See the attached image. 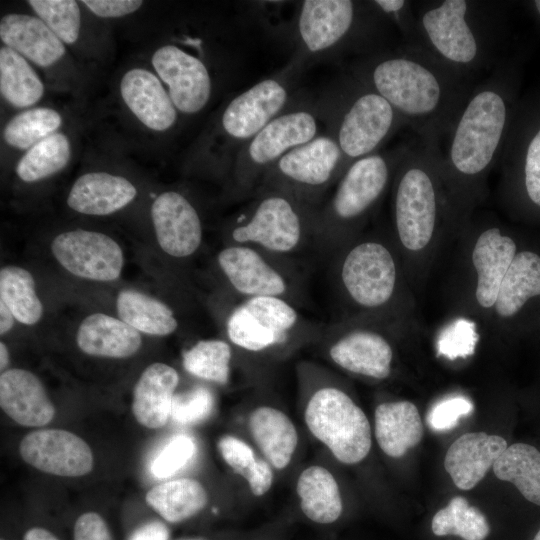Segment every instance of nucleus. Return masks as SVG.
Masks as SVG:
<instances>
[{
    "instance_id": "obj_46",
    "label": "nucleus",
    "mask_w": 540,
    "mask_h": 540,
    "mask_svg": "<svg viewBox=\"0 0 540 540\" xmlns=\"http://www.w3.org/2000/svg\"><path fill=\"white\" fill-rule=\"evenodd\" d=\"M197 454V443L193 437L181 433L174 435L151 463L152 474L169 478L187 466Z\"/></svg>"
},
{
    "instance_id": "obj_5",
    "label": "nucleus",
    "mask_w": 540,
    "mask_h": 540,
    "mask_svg": "<svg viewBox=\"0 0 540 540\" xmlns=\"http://www.w3.org/2000/svg\"><path fill=\"white\" fill-rule=\"evenodd\" d=\"M297 377L303 422L310 435L339 463L362 462L372 447V430L361 407L319 364L300 362Z\"/></svg>"
},
{
    "instance_id": "obj_6",
    "label": "nucleus",
    "mask_w": 540,
    "mask_h": 540,
    "mask_svg": "<svg viewBox=\"0 0 540 540\" xmlns=\"http://www.w3.org/2000/svg\"><path fill=\"white\" fill-rule=\"evenodd\" d=\"M409 144L376 152L351 163L315 214L316 253L327 257L345 242L377 205Z\"/></svg>"
},
{
    "instance_id": "obj_22",
    "label": "nucleus",
    "mask_w": 540,
    "mask_h": 540,
    "mask_svg": "<svg viewBox=\"0 0 540 540\" xmlns=\"http://www.w3.org/2000/svg\"><path fill=\"white\" fill-rule=\"evenodd\" d=\"M246 426L254 447L275 471L292 463L299 446L294 421L280 407L260 403L248 412Z\"/></svg>"
},
{
    "instance_id": "obj_3",
    "label": "nucleus",
    "mask_w": 540,
    "mask_h": 540,
    "mask_svg": "<svg viewBox=\"0 0 540 540\" xmlns=\"http://www.w3.org/2000/svg\"><path fill=\"white\" fill-rule=\"evenodd\" d=\"M415 10L422 47L455 71L475 79L501 62L500 5L486 0L420 1Z\"/></svg>"
},
{
    "instance_id": "obj_14",
    "label": "nucleus",
    "mask_w": 540,
    "mask_h": 540,
    "mask_svg": "<svg viewBox=\"0 0 540 540\" xmlns=\"http://www.w3.org/2000/svg\"><path fill=\"white\" fill-rule=\"evenodd\" d=\"M346 169L339 146L324 132L280 158L255 192L281 191L318 207Z\"/></svg>"
},
{
    "instance_id": "obj_34",
    "label": "nucleus",
    "mask_w": 540,
    "mask_h": 540,
    "mask_svg": "<svg viewBox=\"0 0 540 540\" xmlns=\"http://www.w3.org/2000/svg\"><path fill=\"white\" fill-rule=\"evenodd\" d=\"M0 94L20 111L35 107L45 94V85L32 64L5 45L0 47Z\"/></svg>"
},
{
    "instance_id": "obj_37",
    "label": "nucleus",
    "mask_w": 540,
    "mask_h": 540,
    "mask_svg": "<svg viewBox=\"0 0 540 540\" xmlns=\"http://www.w3.org/2000/svg\"><path fill=\"white\" fill-rule=\"evenodd\" d=\"M492 468L498 479L514 484L526 500L540 506V451L536 447L512 444Z\"/></svg>"
},
{
    "instance_id": "obj_18",
    "label": "nucleus",
    "mask_w": 540,
    "mask_h": 540,
    "mask_svg": "<svg viewBox=\"0 0 540 540\" xmlns=\"http://www.w3.org/2000/svg\"><path fill=\"white\" fill-rule=\"evenodd\" d=\"M56 262L71 275L95 282H113L122 274L125 259L119 243L94 230L59 233L50 245Z\"/></svg>"
},
{
    "instance_id": "obj_16",
    "label": "nucleus",
    "mask_w": 540,
    "mask_h": 540,
    "mask_svg": "<svg viewBox=\"0 0 540 540\" xmlns=\"http://www.w3.org/2000/svg\"><path fill=\"white\" fill-rule=\"evenodd\" d=\"M315 345L326 360L348 373L375 380H384L391 374L393 349L378 331L325 324Z\"/></svg>"
},
{
    "instance_id": "obj_39",
    "label": "nucleus",
    "mask_w": 540,
    "mask_h": 540,
    "mask_svg": "<svg viewBox=\"0 0 540 540\" xmlns=\"http://www.w3.org/2000/svg\"><path fill=\"white\" fill-rule=\"evenodd\" d=\"M0 300L23 325H35L43 317L44 306L37 294L35 279L21 266L6 265L0 269Z\"/></svg>"
},
{
    "instance_id": "obj_15",
    "label": "nucleus",
    "mask_w": 540,
    "mask_h": 540,
    "mask_svg": "<svg viewBox=\"0 0 540 540\" xmlns=\"http://www.w3.org/2000/svg\"><path fill=\"white\" fill-rule=\"evenodd\" d=\"M333 252L339 253L332 267L334 280L350 303L360 309L377 310L390 302L396 289L397 267L384 243L363 240Z\"/></svg>"
},
{
    "instance_id": "obj_2",
    "label": "nucleus",
    "mask_w": 540,
    "mask_h": 540,
    "mask_svg": "<svg viewBox=\"0 0 540 540\" xmlns=\"http://www.w3.org/2000/svg\"><path fill=\"white\" fill-rule=\"evenodd\" d=\"M511 84L501 61L475 84L446 133L440 173L455 192L472 195L501 158L513 118Z\"/></svg>"
},
{
    "instance_id": "obj_59",
    "label": "nucleus",
    "mask_w": 540,
    "mask_h": 540,
    "mask_svg": "<svg viewBox=\"0 0 540 540\" xmlns=\"http://www.w3.org/2000/svg\"><path fill=\"white\" fill-rule=\"evenodd\" d=\"M0 540H9V539H7V538H5V537H1Z\"/></svg>"
},
{
    "instance_id": "obj_57",
    "label": "nucleus",
    "mask_w": 540,
    "mask_h": 540,
    "mask_svg": "<svg viewBox=\"0 0 540 540\" xmlns=\"http://www.w3.org/2000/svg\"><path fill=\"white\" fill-rule=\"evenodd\" d=\"M533 4H534V7H535L536 12H537L538 15L540 16V0L534 1Z\"/></svg>"
},
{
    "instance_id": "obj_41",
    "label": "nucleus",
    "mask_w": 540,
    "mask_h": 540,
    "mask_svg": "<svg viewBox=\"0 0 540 540\" xmlns=\"http://www.w3.org/2000/svg\"><path fill=\"white\" fill-rule=\"evenodd\" d=\"M233 346L224 339L199 340L183 352L184 369L199 379L219 385L230 380Z\"/></svg>"
},
{
    "instance_id": "obj_24",
    "label": "nucleus",
    "mask_w": 540,
    "mask_h": 540,
    "mask_svg": "<svg viewBox=\"0 0 540 540\" xmlns=\"http://www.w3.org/2000/svg\"><path fill=\"white\" fill-rule=\"evenodd\" d=\"M137 187L128 178L106 171H92L79 176L72 184L67 206L87 216L114 214L132 203Z\"/></svg>"
},
{
    "instance_id": "obj_27",
    "label": "nucleus",
    "mask_w": 540,
    "mask_h": 540,
    "mask_svg": "<svg viewBox=\"0 0 540 540\" xmlns=\"http://www.w3.org/2000/svg\"><path fill=\"white\" fill-rule=\"evenodd\" d=\"M516 255L514 240L501 233L498 227H489L477 237L472 263L477 272L476 300L483 308L496 302L501 282Z\"/></svg>"
},
{
    "instance_id": "obj_21",
    "label": "nucleus",
    "mask_w": 540,
    "mask_h": 540,
    "mask_svg": "<svg viewBox=\"0 0 540 540\" xmlns=\"http://www.w3.org/2000/svg\"><path fill=\"white\" fill-rule=\"evenodd\" d=\"M119 94L129 112L147 130L164 133L177 123L179 112L163 82L150 69L132 67L125 71Z\"/></svg>"
},
{
    "instance_id": "obj_51",
    "label": "nucleus",
    "mask_w": 540,
    "mask_h": 540,
    "mask_svg": "<svg viewBox=\"0 0 540 540\" xmlns=\"http://www.w3.org/2000/svg\"><path fill=\"white\" fill-rule=\"evenodd\" d=\"M85 7L93 15L103 18L112 19L120 18L136 12L143 4L139 0H84L81 1Z\"/></svg>"
},
{
    "instance_id": "obj_9",
    "label": "nucleus",
    "mask_w": 540,
    "mask_h": 540,
    "mask_svg": "<svg viewBox=\"0 0 540 540\" xmlns=\"http://www.w3.org/2000/svg\"><path fill=\"white\" fill-rule=\"evenodd\" d=\"M251 198L228 227L227 243L293 260L306 251L316 253L317 206L276 190L257 191Z\"/></svg>"
},
{
    "instance_id": "obj_55",
    "label": "nucleus",
    "mask_w": 540,
    "mask_h": 540,
    "mask_svg": "<svg viewBox=\"0 0 540 540\" xmlns=\"http://www.w3.org/2000/svg\"><path fill=\"white\" fill-rule=\"evenodd\" d=\"M10 361V355L7 345L1 341L0 342V369L1 372L5 371Z\"/></svg>"
},
{
    "instance_id": "obj_44",
    "label": "nucleus",
    "mask_w": 540,
    "mask_h": 540,
    "mask_svg": "<svg viewBox=\"0 0 540 540\" xmlns=\"http://www.w3.org/2000/svg\"><path fill=\"white\" fill-rule=\"evenodd\" d=\"M501 158L507 166L520 165L527 197L540 208V126L523 147L507 137Z\"/></svg>"
},
{
    "instance_id": "obj_52",
    "label": "nucleus",
    "mask_w": 540,
    "mask_h": 540,
    "mask_svg": "<svg viewBox=\"0 0 540 540\" xmlns=\"http://www.w3.org/2000/svg\"><path fill=\"white\" fill-rule=\"evenodd\" d=\"M170 529L164 520L151 519L134 527L126 540H169Z\"/></svg>"
},
{
    "instance_id": "obj_29",
    "label": "nucleus",
    "mask_w": 540,
    "mask_h": 540,
    "mask_svg": "<svg viewBox=\"0 0 540 540\" xmlns=\"http://www.w3.org/2000/svg\"><path fill=\"white\" fill-rule=\"evenodd\" d=\"M178 383L174 367L161 362L147 366L133 389L132 412L137 422L151 429L164 426Z\"/></svg>"
},
{
    "instance_id": "obj_47",
    "label": "nucleus",
    "mask_w": 540,
    "mask_h": 540,
    "mask_svg": "<svg viewBox=\"0 0 540 540\" xmlns=\"http://www.w3.org/2000/svg\"><path fill=\"white\" fill-rule=\"evenodd\" d=\"M379 12L396 28L402 37V43L423 48L421 45L419 24L414 9L415 3L407 0H373Z\"/></svg>"
},
{
    "instance_id": "obj_7",
    "label": "nucleus",
    "mask_w": 540,
    "mask_h": 540,
    "mask_svg": "<svg viewBox=\"0 0 540 540\" xmlns=\"http://www.w3.org/2000/svg\"><path fill=\"white\" fill-rule=\"evenodd\" d=\"M237 299L223 326L226 340L244 357L268 362L284 359L305 345L315 344L325 326L282 298Z\"/></svg>"
},
{
    "instance_id": "obj_31",
    "label": "nucleus",
    "mask_w": 540,
    "mask_h": 540,
    "mask_svg": "<svg viewBox=\"0 0 540 540\" xmlns=\"http://www.w3.org/2000/svg\"><path fill=\"white\" fill-rule=\"evenodd\" d=\"M295 492L302 513L314 523L331 524L343 512L338 481L322 464L307 465L298 473Z\"/></svg>"
},
{
    "instance_id": "obj_35",
    "label": "nucleus",
    "mask_w": 540,
    "mask_h": 540,
    "mask_svg": "<svg viewBox=\"0 0 540 540\" xmlns=\"http://www.w3.org/2000/svg\"><path fill=\"white\" fill-rule=\"evenodd\" d=\"M540 295V256L531 251L516 253L498 291L496 313L514 316L528 299Z\"/></svg>"
},
{
    "instance_id": "obj_48",
    "label": "nucleus",
    "mask_w": 540,
    "mask_h": 540,
    "mask_svg": "<svg viewBox=\"0 0 540 540\" xmlns=\"http://www.w3.org/2000/svg\"><path fill=\"white\" fill-rule=\"evenodd\" d=\"M472 402L461 395L447 397L432 406L428 415V426L434 431H446L454 428L461 417L472 413Z\"/></svg>"
},
{
    "instance_id": "obj_10",
    "label": "nucleus",
    "mask_w": 540,
    "mask_h": 540,
    "mask_svg": "<svg viewBox=\"0 0 540 540\" xmlns=\"http://www.w3.org/2000/svg\"><path fill=\"white\" fill-rule=\"evenodd\" d=\"M440 142L417 138L394 175L393 215L401 244L420 251L431 241L438 225L440 203Z\"/></svg>"
},
{
    "instance_id": "obj_50",
    "label": "nucleus",
    "mask_w": 540,
    "mask_h": 540,
    "mask_svg": "<svg viewBox=\"0 0 540 540\" xmlns=\"http://www.w3.org/2000/svg\"><path fill=\"white\" fill-rule=\"evenodd\" d=\"M72 540H114L107 521L97 512L87 511L74 522Z\"/></svg>"
},
{
    "instance_id": "obj_19",
    "label": "nucleus",
    "mask_w": 540,
    "mask_h": 540,
    "mask_svg": "<svg viewBox=\"0 0 540 540\" xmlns=\"http://www.w3.org/2000/svg\"><path fill=\"white\" fill-rule=\"evenodd\" d=\"M150 216L158 246L166 255L186 260L197 253L203 242V222L185 194L161 192L151 204Z\"/></svg>"
},
{
    "instance_id": "obj_1",
    "label": "nucleus",
    "mask_w": 540,
    "mask_h": 540,
    "mask_svg": "<svg viewBox=\"0 0 540 540\" xmlns=\"http://www.w3.org/2000/svg\"><path fill=\"white\" fill-rule=\"evenodd\" d=\"M349 74L381 95L418 138L439 142L476 84L424 48L404 43L360 57Z\"/></svg>"
},
{
    "instance_id": "obj_58",
    "label": "nucleus",
    "mask_w": 540,
    "mask_h": 540,
    "mask_svg": "<svg viewBox=\"0 0 540 540\" xmlns=\"http://www.w3.org/2000/svg\"><path fill=\"white\" fill-rule=\"evenodd\" d=\"M533 540H540V529H539V531L537 532V534L535 535V537H534Z\"/></svg>"
},
{
    "instance_id": "obj_40",
    "label": "nucleus",
    "mask_w": 540,
    "mask_h": 540,
    "mask_svg": "<svg viewBox=\"0 0 540 540\" xmlns=\"http://www.w3.org/2000/svg\"><path fill=\"white\" fill-rule=\"evenodd\" d=\"M62 125L63 116L58 110L35 106L11 117L2 130V139L8 147L25 152L59 132Z\"/></svg>"
},
{
    "instance_id": "obj_38",
    "label": "nucleus",
    "mask_w": 540,
    "mask_h": 540,
    "mask_svg": "<svg viewBox=\"0 0 540 540\" xmlns=\"http://www.w3.org/2000/svg\"><path fill=\"white\" fill-rule=\"evenodd\" d=\"M71 155V140L59 131L25 151L16 163L15 174L24 183L43 181L65 169Z\"/></svg>"
},
{
    "instance_id": "obj_43",
    "label": "nucleus",
    "mask_w": 540,
    "mask_h": 540,
    "mask_svg": "<svg viewBox=\"0 0 540 540\" xmlns=\"http://www.w3.org/2000/svg\"><path fill=\"white\" fill-rule=\"evenodd\" d=\"M80 2L74 0H29L28 6L65 44H75L81 33Z\"/></svg>"
},
{
    "instance_id": "obj_26",
    "label": "nucleus",
    "mask_w": 540,
    "mask_h": 540,
    "mask_svg": "<svg viewBox=\"0 0 540 540\" xmlns=\"http://www.w3.org/2000/svg\"><path fill=\"white\" fill-rule=\"evenodd\" d=\"M508 447L506 440L485 432H469L456 439L446 452L444 467L461 490L474 488Z\"/></svg>"
},
{
    "instance_id": "obj_13",
    "label": "nucleus",
    "mask_w": 540,
    "mask_h": 540,
    "mask_svg": "<svg viewBox=\"0 0 540 540\" xmlns=\"http://www.w3.org/2000/svg\"><path fill=\"white\" fill-rule=\"evenodd\" d=\"M295 261L231 243L216 255L218 269L236 298L278 297L301 308L308 302L306 283Z\"/></svg>"
},
{
    "instance_id": "obj_17",
    "label": "nucleus",
    "mask_w": 540,
    "mask_h": 540,
    "mask_svg": "<svg viewBox=\"0 0 540 540\" xmlns=\"http://www.w3.org/2000/svg\"><path fill=\"white\" fill-rule=\"evenodd\" d=\"M151 65L180 114L193 116L206 108L214 81L202 56L178 44H164L153 52Z\"/></svg>"
},
{
    "instance_id": "obj_33",
    "label": "nucleus",
    "mask_w": 540,
    "mask_h": 540,
    "mask_svg": "<svg viewBox=\"0 0 540 540\" xmlns=\"http://www.w3.org/2000/svg\"><path fill=\"white\" fill-rule=\"evenodd\" d=\"M145 499L162 520L178 524L198 515L207 506L209 496L198 480L180 478L153 487Z\"/></svg>"
},
{
    "instance_id": "obj_30",
    "label": "nucleus",
    "mask_w": 540,
    "mask_h": 540,
    "mask_svg": "<svg viewBox=\"0 0 540 540\" xmlns=\"http://www.w3.org/2000/svg\"><path fill=\"white\" fill-rule=\"evenodd\" d=\"M374 434L384 454L391 458L403 457L423 437L417 407L409 401L380 403L374 413Z\"/></svg>"
},
{
    "instance_id": "obj_23",
    "label": "nucleus",
    "mask_w": 540,
    "mask_h": 540,
    "mask_svg": "<svg viewBox=\"0 0 540 540\" xmlns=\"http://www.w3.org/2000/svg\"><path fill=\"white\" fill-rule=\"evenodd\" d=\"M0 39L31 64L51 68L66 56V45L36 15L7 13L0 19Z\"/></svg>"
},
{
    "instance_id": "obj_49",
    "label": "nucleus",
    "mask_w": 540,
    "mask_h": 540,
    "mask_svg": "<svg viewBox=\"0 0 540 540\" xmlns=\"http://www.w3.org/2000/svg\"><path fill=\"white\" fill-rule=\"evenodd\" d=\"M476 336L470 327H453L446 331L438 343L439 353L450 359L473 353Z\"/></svg>"
},
{
    "instance_id": "obj_20",
    "label": "nucleus",
    "mask_w": 540,
    "mask_h": 540,
    "mask_svg": "<svg viewBox=\"0 0 540 540\" xmlns=\"http://www.w3.org/2000/svg\"><path fill=\"white\" fill-rule=\"evenodd\" d=\"M22 459L48 474L79 477L93 468V454L79 436L62 429L28 433L19 445Z\"/></svg>"
},
{
    "instance_id": "obj_42",
    "label": "nucleus",
    "mask_w": 540,
    "mask_h": 540,
    "mask_svg": "<svg viewBox=\"0 0 540 540\" xmlns=\"http://www.w3.org/2000/svg\"><path fill=\"white\" fill-rule=\"evenodd\" d=\"M431 529L436 536L456 535L463 540H484L490 531L484 514L462 496L452 498L436 512Z\"/></svg>"
},
{
    "instance_id": "obj_54",
    "label": "nucleus",
    "mask_w": 540,
    "mask_h": 540,
    "mask_svg": "<svg viewBox=\"0 0 540 540\" xmlns=\"http://www.w3.org/2000/svg\"><path fill=\"white\" fill-rule=\"evenodd\" d=\"M15 317L7 305L0 300V334H7L15 325Z\"/></svg>"
},
{
    "instance_id": "obj_53",
    "label": "nucleus",
    "mask_w": 540,
    "mask_h": 540,
    "mask_svg": "<svg viewBox=\"0 0 540 540\" xmlns=\"http://www.w3.org/2000/svg\"><path fill=\"white\" fill-rule=\"evenodd\" d=\"M22 540H60V538L44 526H32L24 532Z\"/></svg>"
},
{
    "instance_id": "obj_32",
    "label": "nucleus",
    "mask_w": 540,
    "mask_h": 540,
    "mask_svg": "<svg viewBox=\"0 0 540 540\" xmlns=\"http://www.w3.org/2000/svg\"><path fill=\"white\" fill-rule=\"evenodd\" d=\"M118 317L141 334L165 337L175 333L179 320L162 300L136 289H123L116 297Z\"/></svg>"
},
{
    "instance_id": "obj_8",
    "label": "nucleus",
    "mask_w": 540,
    "mask_h": 540,
    "mask_svg": "<svg viewBox=\"0 0 540 540\" xmlns=\"http://www.w3.org/2000/svg\"><path fill=\"white\" fill-rule=\"evenodd\" d=\"M325 132L337 143L345 165L379 152L405 121L378 93L351 74L344 75L319 100Z\"/></svg>"
},
{
    "instance_id": "obj_45",
    "label": "nucleus",
    "mask_w": 540,
    "mask_h": 540,
    "mask_svg": "<svg viewBox=\"0 0 540 540\" xmlns=\"http://www.w3.org/2000/svg\"><path fill=\"white\" fill-rule=\"evenodd\" d=\"M214 405L215 398L212 391L198 385L174 395L170 417L179 424H197L212 414Z\"/></svg>"
},
{
    "instance_id": "obj_28",
    "label": "nucleus",
    "mask_w": 540,
    "mask_h": 540,
    "mask_svg": "<svg viewBox=\"0 0 540 540\" xmlns=\"http://www.w3.org/2000/svg\"><path fill=\"white\" fill-rule=\"evenodd\" d=\"M76 343L87 355L122 359L139 351L142 336L119 317L95 312L80 322L76 332Z\"/></svg>"
},
{
    "instance_id": "obj_11",
    "label": "nucleus",
    "mask_w": 540,
    "mask_h": 540,
    "mask_svg": "<svg viewBox=\"0 0 540 540\" xmlns=\"http://www.w3.org/2000/svg\"><path fill=\"white\" fill-rule=\"evenodd\" d=\"M300 70L287 64L234 96L221 110L206 148L229 171L241 149L298 96Z\"/></svg>"
},
{
    "instance_id": "obj_36",
    "label": "nucleus",
    "mask_w": 540,
    "mask_h": 540,
    "mask_svg": "<svg viewBox=\"0 0 540 540\" xmlns=\"http://www.w3.org/2000/svg\"><path fill=\"white\" fill-rule=\"evenodd\" d=\"M217 448L226 465L246 481L252 495L262 497L270 491L275 470L252 444L225 434L218 439Z\"/></svg>"
},
{
    "instance_id": "obj_56",
    "label": "nucleus",
    "mask_w": 540,
    "mask_h": 540,
    "mask_svg": "<svg viewBox=\"0 0 540 540\" xmlns=\"http://www.w3.org/2000/svg\"><path fill=\"white\" fill-rule=\"evenodd\" d=\"M175 540H207V539L203 537H183V538H179Z\"/></svg>"
},
{
    "instance_id": "obj_25",
    "label": "nucleus",
    "mask_w": 540,
    "mask_h": 540,
    "mask_svg": "<svg viewBox=\"0 0 540 540\" xmlns=\"http://www.w3.org/2000/svg\"><path fill=\"white\" fill-rule=\"evenodd\" d=\"M0 406L22 426H43L55 415L42 381L33 372L21 368L1 372Z\"/></svg>"
},
{
    "instance_id": "obj_12",
    "label": "nucleus",
    "mask_w": 540,
    "mask_h": 540,
    "mask_svg": "<svg viewBox=\"0 0 540 540\" xmlns=\"http://www.w3.org/2000/svg\"><path fill=\"white\" fill-rule=\"evenodd\" d=\"M318 103L297 96L238 153L230 170L231 196L251 198L266 172L286 153L321 134Z\"/></svg>"
},
{
    "instance_id": "obj_4",
    "label": "nucleus",
    "mask_w": 540,
    "mask_h": 540,
    "mask_svg": "<svg viewBox=\"0 0 540 540\" xmlns=\"http://www.w3.org/2000/svg\"><path fill=\"white\" fill-rule=\"evenodd\" d=\"M392 29L372 1L304 0L291 25L295 54L289 63L301 71L325 58L370 55L391 47Z\"/></svg>"
}]
</instances>
